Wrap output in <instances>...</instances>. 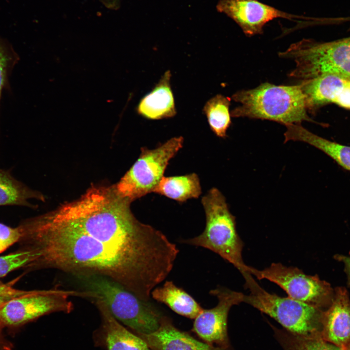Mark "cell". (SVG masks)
<instances>
[{
    "label": "cell",
    "instance_id": "4fadbf2b",
    "mask_svg": "<svg viewBox=\"0 0 350 350\" xmlns=\"http://www.w3.org/2000/svg\"><path fill=\"white\" fill-rule=\"evenodd\" d=\"M138 335L151 350H233L231 346L222 347L201 342L178 330L163 316L157 331Z\"/></svg>",
    "mask_w": 350,
    "mask_h": 350
},
{
    "label": "cell",
    "instance_id": "4dcf8cb0",
    "mask_svg": "<svg viewBox=\"0 0 350 350\" xmlns=\"http://www.w3.org/2000/svg\"><path fill=\"white\" fill-rule=\"evenodd\" d=\"M340 349L341 350H350V342L342 347Z\"/></svg>",
    "mask_w": 350,
    "mask_h": 350
},
{
    "label": "cell",
    "instance_id": "e0dca14e",
    "mask_svg": "<svg viewBox=\"0 0 350 350\" xmlns=\"http://www.w3.org/2000/svg\"><path fill=\"white\" fill-rule=\"evenodd\" d=\"M285 126L284 143L290 140L307 143L322 151L342 168L350 171V146L318 136L301 124H291Z\"/></svg>",
    "mask_w": 350,
    "mask_h": 350
},
{
    "label": "cell",
    "instance_id": "44dd1931",
    "mask_svg": "<svg viewBox=\"0 0 350 350\" xmlns=\"http://www.w3.org/2000/svg\"><path fill=\"white\" fill-rule=\"evenodd\" d=\"M231 99L217 94L205 104L203 111L210 129L218 137L225 138L231 123L229 106Z\"/></svg>",
    "mask_w": 350,
    "mask_h": 350
},
{
    "label": "cell",
    "instance_id": "4316f807",
    "mask_svg": "<svg viewBox=\"0 0 350 350\" xmlns=\"http://www.w3.org/2000/svg\"><path fill=\"white\" fill-rule=\"evenodd\" d=\"M336 258L344 264L345 272L348 277V284L350 287V257L338 255Z\"/></svg>",
    "mask_w": 350,
    "mask_h": 350
},
{
    "label": "cell",
    "instance_id": "52a82bcc",
    "mask_svg": "<svg viewBox=\"0 0 350 350\" xmlns=\"http://www.w3.org/2000/svg\"><path fill=\"white\" fill-rule=\"evenodd\" d=\"M183 141L182 137H174L155 149L141 148L139 158L114 185L118 194L132 202L153 192Z\"/></svg>",
    "mask_w": 350,
    "mask_h": 350
},
{
    "label": "cell",
    "instance_id": "f1b7e54d",
    "mask_svg": "<svg viewBox=\"0 0 350 350\" xmlns=\"http://www.w3.org/2000/svg\"><path fill=\"white\" fill-rule=\"evenodd\" d=\"M10 346L8 343L4 340L1 333L0 329V350H9Z\"/></svg>",
    "mask_w": 350,
    "mask_h": 350
},
{
    "label": "cell",
    "instance_id": "8fae6325",
    "mask_svg": "<svg viewBox=\"0 0 350 350\" xmlns=\"http://www.w3.org/2000/svg\"><path fill=\"white\" fill-rule=\"evenodd\" d=\"M216 8L232 19L249 36L261 34L264 25L275 18H300L258 0H219Z\"/></svg>",
    "mask_w": 350,
    "mask_h": 350
},
{
    "label": "cell",
    "instance_id": "9a60e30c",
    "mask_svg": "<svg viewBox=\"0 0 350 350\" xmlns=\"http://www.w3.org/2000/svg\"><path fill=\"white\" fill-rule=\"evenodd\" d=\"M100 313L102 331L107 350H151L145 341L124 327L100 299H91Z\"/></svg>",
    "mask_w": 350,
    "mask_h": 350
},
{
    "label": "cell",
    "instance_id": "484cf974",
    "mask_svg": "<svg viewBox=\"0 0 350 350\" xmlns=\"http://www.w3.org/2000/svg\"><path fill=\"white\" fill-rule=\"evenodd\" d=\"M33 291H22L15 289L8 284L0 281V295L18 297L31 293Z\"/></svg>",
    "mask_w": 350,
    "mask_h": 350
},
{
    "label": "cell",
    "instance_id": "ba28073f",
    "mask_svg": "<svg viewBox=\"0 0 350 350\" xmlns=\"http://www.w3.org/2000/svg\"><path fill=\"white\" fill-rule=\"evenodd\" d=\"M248 272L259 280L266 279L277 284L289 297L322 310L330 306L333 297L329 283L317 276L306 275L297 267L272 263L262 270L249 266Z\"/></svg>",
    "mask_w": 350,
    "mask_h": 350
},
{
    "label": "cell",
    "instance_id": "7402d4cb",
    "mask_svg": "<svg viewBox=\"0 0 350 350\" xmlns=\"http://www.w3.org/2000/svg\"><path fill=\"white\" fill-rule=\"evenodd\" d=\"M271 326L275 338L283 350H341L320 336H304Z\"/></svg>",
    "mask_w": 350,
    "mask_h": 350
},
{
    "label": "cell",
    "instance_id": "603a6c76",
    "mask_svg": "<svg viewBox=\"0 0 350 350\" xmlns=\"http://www.w3.org/2000/svg\"><path fill=\"white\" fill-rule=\"evenodd\" d=\"M37 257L36 252L32 249H27L0 256V278L18 268L31 265Z\"/></svg>",
    "mask_w": 350,
    "mask_h": 350
},
{
    "label": "cell",
    "instance_id": "83f0119b",
    "mask_svg": "<svg viewBox=\"0 0 350 350\" xmlns=\"http://www.w3.org/2000/svg\"><path fill=\"white\" fill-rule=\"evenodd\" d=\"M100 1L106 8L112 10H118L121 3V0H100Z\"/></svg>",
    "mask_w": 350,
    "mask_h": 350
},
{
    "label": "cell",
    "instance_id": "5bb4252c",
    "mask_svg": "<svg viewBox=\"0 0 350 350\" xmlns=\"http://www.w3.org/2000/svg\"><path fill=\"white\" fill-rule=\"evenodd\" d=\"M350 82V76L337 74L301 81L299 85L305 95L307 110L315 111L330 103L335 104Z\"/></svg>",
    "mask_w": 350,
    "mask_h": 350
},
{
    "label": "cell",
    "instance_id": "ffe728a7",
    "mask_svg": "<svg viewBox=\"0 0 350 350\" xmlns=\"http://www.w3.org/2000/svg\"><path fill=\"white\" fill-rule=\"evenodd\" d=\"M44 201L40 192L33 190L16 179L8 171L0 169V206L18 205L30 208L36 206L29 200Z\"/></svg>",
    "mask_w": 350,
    "mask_h": 350
},
{
    "label": "cell",
    "instance_id": "277c9868",
    "mask_svg": "<svg viewBox=\"0 0 350 350\" xmlns=\"http://www.w3.org/2000/svg\"><path fill=\"white\" fill-rule=\"evenodd\" d=\"M206 225L201 234L183 240L182 243L208 249L233 265L244 275L249 266L243 260V243L236 229L235 217L226 199L217 188H212L201 200Z\"/></svg>",
    "mask_w": 350,
    "mask_h": 350
},
{
    "label": "cell",
    "instance_id": "2e32d148",
    "mask_svg": "<svg viewBox=\"0 0 350 350\" xmlns=\"http://www.w3.org/2000/svg\"><path fill=\"white\" fill-rule=\"evenodd\" d=\"M171 73L167 71L152 90L142 98L138 112L153 120L174 117L176 114L174 98L170 86Z\"/></svg>",
    "mask_w": 350,
    "mask_h": 350
},
{
    "label": "cell",
    "instance_id": "ac0fdd59",
    "mask_svg": "<svg viewBox=\"0 0 350 350\" xmlns=\"http://www.w3.org/2000/svg\"><path fill=\"white\" fill-rule=\"evenodd\" d=\"M151 296L175 312L189 318L194 319L203 310L194 298L172 281L166 280L161 286L155 287Z\"/></svg>",
    "mask_w": 350,
    "mask_h": 350
},
{
    "label": "cell",
    "instance_id": "3957f363",
    "mask_svg": "<svg viewBox=\"0 0 350 350\" xmlns=\"http://www.w3.org/2000/svg\"><path fill=\"white\" fill-rule=\"evenodd\" d=\"M85 288L90 292V299L102 301L112 315L138 335L148 334L160 326L161 316L149 301L143 300L117 281L101 275H75Z\"/></svg>",
    "mask_w": 350,
    "mask_h": 350
},
{
    "label": "cell",
    "instance_id": "7a4b0ae2",
    "mask_svg": "<svg viewBox=\"0 0 350 350\" xmlns=\"http://www.w3.org/2000/svg\"><path fill=\"white\" fill-rule=\"evenodd\" d=\"M232 99L240 105L231 117L267 120L284 125L315 122L307 114L305 97L300 85H275L267 82L256 88L238 91Z\"/></svg>",
    "mask_w": 350,
    "mask_h": 350
},
{
    "label": "cell",
    "instance_id": "cb8c5ba5",
    "mask_svg": "<svg viewBox=\"0 0 350 350\" xmlns=\"http://www.w3.org/2000/svg\"><path fill=\"white\" fill-rule=\"evenodd\" d=\"M21 238L22 233L19 227L11 228L0 223V253Z\"/></svg>",
    "mask_w": 350,
    "mask_h": 350
},
{
    "label": "cell",
    "instance_id": "9c48e42d",
    "mask_svg": "<svg viewBox=\"0 0 350 350\" xmlns=\"http://www.w3.org/2000/svg\"><path fill=\"white\" fill-rule=\"evenodd\" d=\"M89 296V293L84 291H33L11 299L0 308V326L21 325L54 312L70 313L73 308L70 297L88 298Z\"/></svg>",
    "mask_w": 350,
    "mask_h": 350
},
{
    "label": "cell",
    "instance_id": "d6986e66",
    "mask_svg": "<svg viewBox=\"0 0 350 350\" xmlns=\"http://www.w3.org/2000/svg\"><path fill=\"white\" fill-rule=\"evenodd\" d=\"M153 192L184 202L189 199L198 198L201 193V188L198 175L192 173L180 176H163Z\"/></svg>",
    "mask_w": 350,
    "mask_h": 350
},
{
    "label": "cell",
    "instance_id": "5b68a950",
    "mask_svg": "<svg viewBox=\"0 0 350 350\" xmlns=\"http://www.w3.org/2000/svg\"><path fill=\"white\" fill-rule=\"evenodd\" d=\"M245 287L243 302L256 308L279 322L286 330L304 336H321L324 310L301 302L289 297L271 294L261 287L250 273L243 276Z\"/></svg>",
    "mask_w": 350,
    "mask_h": 350
},
{
    "label": "cell",
    "instance_id": "30bf717a",
    "mask_svg": "<svg viewBox=\"0 0 350 350\" xmlns=\"http://www.w3.org/2000/svg\"><path fill=\"white\" fill-rule=\"evenodd\" d=\"M217 298L214 307L204 309L194 319L192 331L206 343L222 347L231 346L228 334L227 321L232 306L243 302L244 294L224 287L211 290Z\"/></svg>",
    "mask_w": 350,
    "mask_h": 350
},
{
    "label": "cell",
    "instance_id": "f546056e",
    "mask_svg": "<svg viewBox=\"0 0 350 350\" xmlns=\"http://www.w3.org/2000/svg\"><path fill=\"white\" fill-rule=\"evenodd\" d=\"M14 298L16 297L9 295H0V308L7 301Z\"/></svg>",
    "mask_w": 350,
    "mask_h": 350
},
{
    "label": "cell",
    "instance_id": "d4e9b609",
    "mask_svg": "<svg viewBox=\"0 0 350 350\" xmlns=\"http://www.w3.org/2000/svg\"><path fill=\"white\" fill-rule=\"evenodd\" d=\"M11 58L4 43L0 39V99Z\"/></svg>",
    "mask_w": 350,
    "mask_h": 350
},
{
    "label": "cell",
    "instance_id": "8992f818",
    "mask_svg": "<svg viewBox=\"0 0 350 350\" xmlns=\"http://www.w3.org/2000/svg\"><path fill=\"white\" fill-rule=\"evenodd\" d=\"M279 55L294 60L289 76L300 81L328 74L350 76V37L326 42L303 39Z\"/></svg>",
    "mask_w": 350,
    "mask_h": 350
},
{
    "label": "cell",
    "instance_id": "6da1fadb",
    "mask_svg": "<svg viewBox=\"0 0 350 350\" xmlns=\"http://www.w3.org/2000/svg\"><path fill=\"white\" fill-rule=\"evenodd\" d=\"M131 203L114 185H93L80 198L32 218L29 230L39 266L106 276L150 300L179 250L161 231L139 221Z\"/></svg>",
    "mask_w": 350,
    "mask_h": 350
},
{
    "label": "cell",
    "instance_id": "7c38bea8",
    "mask_svg": "<svg viewBox=\"0 0 350 350\" xmlns=\"http://www.w3.org/2000/svg\"><path fill=\"white\" fill-rule=\"evenodd\" d=\"M321 337L340 348L350 342V300L344 288L336 289L331 304L323 311Z\"/></svg>",
    "mask_w": 350,
    "mask_h": 350
}]
</instances>
